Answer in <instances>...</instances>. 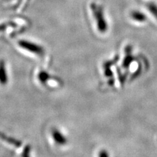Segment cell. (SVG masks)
<instances>
[{
  "instance_id": "obj_1",
  "label": "cell",
  "mask_w": 157,
  "mask_h": 157,
  "mask_svg": "<svg viewBox=\"0 0 157 157\" xmlns=\"http://www.w3.org/2000/svg\"><path fill=\"white\" fill-rule=\"evenodd\" d=\"M90 8L96 21L98 31L101 33H105L108 29V24L104 17L102 7L95 3H92L90 5Z\"/></svg>"
},
{
  "instance_id": "obj_2",
  "label": "cell",
  "mask_w": 157,
  "mask_h": 157,
  "mask_svg": "<svg viewBox=\"0 0 157 157\" xmlns=\"http://www.w3.org/2000/svg\"><path fill=\"white\" fill-rule=\"evenodd\" d=\"M51 136L55 143L59 145H64L67 143V139L65 135L58 129H53Z\"/></svg>"
},
{
  "instance_id": "obj_3",
  "label": "cell",
  "mask_w": 157,
  "mask_h": 157,
  "mask_svg": "<svg viewBox=\"0 0 157 157\" xmlns=\"http://www.w3.org/2000/svg\"><path fill=\"white\" fill-rule=\"evenodd\" d=\"M131 18L137 22H144L147 20L145 14L139 11H133L130 14Z\"/></svg>"
},
{
  "instance_id": "obj_4",
  "label": "cell",
  "mask_w": 157,
  "mask_h": 157,
  "mask_svg": "<svg viewBox=\"0 0 157 157\" xmlns=\"http://www.w3.org/2000/svg\"><path fill=\"white\" fill-rule=\"evenodd\" d=\"M150 13L157 19V5L153 2H150L147 5Z\"/></svg>"
},
{
  "instance_id": "obj_5",
  "label": "cell",
  "mask_w": 157,
  "mask_h": 157,
  "mask_svg": "<svg viewBox=\"0 0 157 157\" xmlns=\"http://www.w3.org/2000/svg\"><path fill=\"white\" fill-rule=\"evenodd\" d=\"M134 56H132V55H129L126 56L124 59L123 62H122V66L124 67H128L130 66L131 63H132V62L134 61Z\"/></svg>"
},
{
  "instance_id": "obj_6",
  "label": "cell",
  "mask_w": 157,
  "mask_h": 157,
  "mask_svg": "<svg viewBox=\"0 0 157 157\" xmlns=\"http://www.w3.org/2000/svg\"><path fill=\"white\" fill-rule=\"evenodd\" d=\"M99 156L101 157H104V156H109V154H108L107 152L106 151H101L99 153Z\"/></svg>"
}]
</instances>
